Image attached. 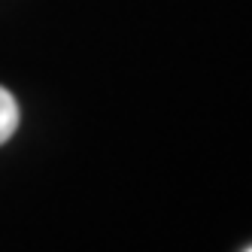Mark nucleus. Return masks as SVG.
<instances>
[{
	"instance_id": "2",
	"label": "nucleus",
	"mask_w": 252,
	"mask_h": 252,
	"mask_svg": "<svg viewBox=\"0 0 252 252\" xmlns=\"http://www.w3.org/2000/svg\"><path fill=\"white\" fill-rule=\"evenodd\" d=\"M246 252H252V249H246Z\"/></svg>"
},
{
	"instance_id": "1",
	"label": "nucleus",
	"mask_w": 252,
	"mask_h": 252,
	"mask_svg": "<svg viewBox=\"0 0 252 252\" xmlns=\"http://www.w3.org/2000/svg\"><path fill=\"white\" fill-rule=\"evenodd\" d=\"M19 119H22L19 103H15V97L0 85V146H3L6 140H12L15 128H19Z\"/></svg>"
}]
</instances>
